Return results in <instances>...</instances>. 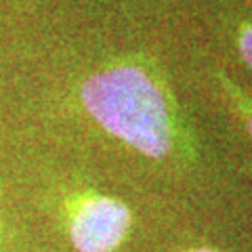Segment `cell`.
I'll use <instances>...</instances> for the list:
<instances>
[{
    "label": "cell",
    "instance_id": "1",
    "mask_svg": "<svg viewBox=\"0 0 252 252\" xmlns=\"http://www.w3.org/2000/svg\"><path fill=\"white\" fill-rule=\"evenodd\" d=\"M80 99L101 128L139 154L152 160H195L191 124L156 67L114 63L86 78Z\"/></svg>",
    "mask_w": 252,
    "mask_h": 252
},
{
    "label": "cell",
    "instance_id": "2",
    "mask_svg": "<svg viewBox=\"0 0 252 252\" xmlns=\"http://www.w3.org/2000/svg\"><path fill=\"white\" fill-rule=\"evenodd\" d=\"M130 225V208L122 200L89 193L74 202L67 233L76 252H116L128 238Z\"/></svg>",
    "mask_w": 252,
    "mask_h": 252
},
{
    "label": "cell",
    "instance_id": "3",
    "mask_svg": "<svg viewBox=\"0 0 252 252\" xmlns=\"http://www.w3.org/2000/svg\"><path fill=\"white\" fill-rule=\"evenodd\" d=\"M217 76H219L220 93H223L231 114L244 124V128L252 137V94L246 89H242L240 84H235L229 76H225V74H217Z\"/></svg>",
    "mask_w": 252,
    "mask_h": 252
},
{
    "label": "cell",
    "instance_id": "4",
    "mask_svg": "<svg viewBox=\"0 0 252 252\" xmlns=\"http://www.w3.org/2000/svg\"><path fill=\"white\" fill-rule=\"evenodd\" d=\"M238 51L242 55L244 63L252 69V19H246L244 23H240L238 28Z\"/></svg>",
    "mask_w": 252,
    "mask_h": 252
},
{
    "label": "cell",
    "instance_id": "5",
    "mask_svg": "<svg viewBox=\"0 0 252 252\" xmlns=\"http://www.w3.org/2000/svg\"><path fill=\"white\" fill-rule=\"evenodd\" d=\"M189 252H219L217 248H210V246H198V248H191Z\"/></svg>",
    "mask_w": 252,
    "mask_h": 252
}]
</instances>
